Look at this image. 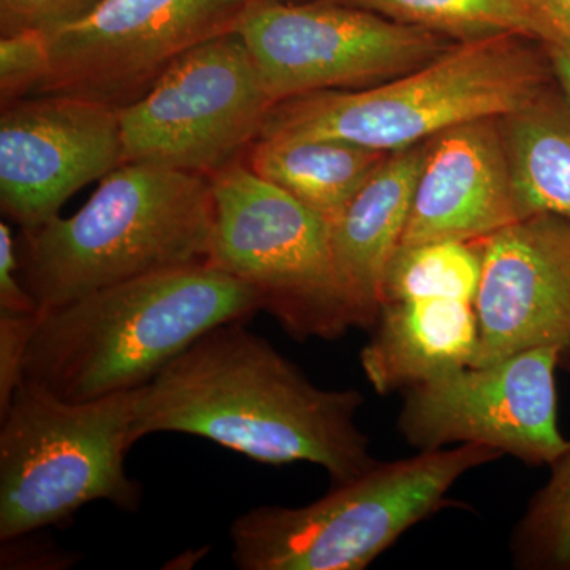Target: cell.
<instances>
[{
	"mask_svg": "<svg viewBox=\"0 0 570 570\" xmlns=\"http://www.w3.org/2000/svg\"><path fill=\"white\" fill-rule=\"evenodd\" d=\"M246 324L217 326L135 390V442L193 434L258 463L317 464L333 485L370 471L377 460L356 425L363 396L317 387Z\"/></svg>",
	"mask_w": 570,
	"mask_h": 570,
	"instance_id": "1",
	"label": "cell"
},
{
	"mask_svg": "<svg viewBox=\"0 0 570 570\" xmlns=\"http://www.w3.org/2000/svg\"><path fill=\"white\" fill-rule=\"evenodd\" d=\"M520 219L499 118L460 124L425 141L401 245L479 242Z\"/></svg>",
	"mask_w": 570,
	"mask_h": 570,
	"instance_id": "14",
	"label": "cell"
},
{
	"mask_svg": "<svg viewBox=\"0 0 570 570\" xmlns=\"http://www.w3.org/2000/svg\"><path fill=\"white\" fill-rule=\"evenodd\" d=\"M510 553L519 569L570 570V441L517 521Z\"/></svg>",
	"mask_w": 570,
	"mask_h": 570,
	"instance_id": "21",
	"label": "cell"
},
{
	"mask_svg": "<svg viewBox=\"0 0 570 570\" xmlns=\"http://www.w3.org/2000/svg\"><path fill=\"white\" fill-rule=\"evenodd\" d=\"M547 32L542 47L570 51V0H531Z\"/></svg>",
	"mask_w": 570,
	"mask_h": 570,
	"instance_id": "26",
	"label": "cell"
},
{
	"mask_svg": "<svg viewBox=\"0 0 570 570\" xmlns=\"http://www.w3.org/2000/svg\"><path fill=\"white\" fill-rule=\"evenodd\" d=\"M104 0H0V37L52 36L88 18Z\"/></svg>",
	"mask_w": 570,
	"mask_h": 570,
	"instance_id": "23",
	"label": "cell"
},
{
	"mask_svg": "<svg viewBox=\"0 0 570 570\" xmlns=\"http://www.w3.org/2000/svg\"><path fill=\"white\" fill-rule=\"evenodd\" d=\"M389 154L333 138H258L245 163L333 223Z\"/></svg>",
	"mask_w": 570,
	"mask_h": 570,
	"instance_id": "18",
	"label": "cell"
},
{
	"mask_svg": "<svg viewBox=\"0 0 570 570\" xmlns=\"http://www.w3.org/2000/svg\"><path fill=\"white\" fill-rule=\"evenodd\" d=\"M425 142L390 153L330 223L333 264L351 326L373 330L390 262L403 242Z\"/></svg>",
	"mask_w": 570,
	"mask_h": 570,
	"instance_id": "15",
	"label": "cell"
},
{
	"mask_svg": "<svg viewBox=\"0 0 570 570\" xmlns=\"http://www.w3.org/2000/svg\"><path fill=\"white\" fill-rule=\"evenodd\" d=\"M138 390V389H137ZM132 392L70 403L21 382L0 415V540L69 523L91 502L140 508L124 461L134 448Z\"/></svg>",
	"mask_w": 570,
	"mask_h": 570,
	"instance_id": "6",
	"label": "cell"
},
{
	"mask_svg": "<svg viewBox=\"0 0 570 570\" xmlns=\"http://www.w3.org/2000/svg\"><path fill=\"white\" fill-rule=\"evenodd\" d=\"M208 178L214 197L208 264L249 285L262 313L295 340H337L352 328L328 220L255 175L245 157Z\"/></svg>",
	"mask_w": 570,
	"mask_h": 570,
	"instance_id": "7",
	"label": "cell"
},
{
	"mask_svg": "<svg viewBox=\"0 0 570 570\" xmlns=\"http://www.w3.org/2000/svg\"><path fill=\"white\" fill-rule=\"evenodd\" d=\"M482 444L377 461L303 508L261 505L230 527L242 570H363L404 532L449 505L448 494L475 468L501 459Z\"/></svg>",
	"mask_w": 570,
	"mask_h": 570,
	"instance_id": "5",
	"label": "cell"
},
{
	"mask_svg": "<svg viewBox=\"0 0 570 570\" xmlns=\"http://www.w3.org/2000/svg\"><path fill=\"white\" fill-rule=\"evenodd\" d=\"M236 32L273 102L365 89L433 61L448 37L336 0L249 2Z\"/></svg>",
	"mask_w": 570,
	"mask_h": 570,
	"instance_id": "9",
	"label": "cell"
},
{
	"mask_svg": "<svg viewBox=\"0 0 570 570\" xmlns=\"http://www.w3.org/2000/svg\"><path fill=\"white\" fill-rule=\"evenodd\" d=\"M257 313L253 288L208 262L134 277L41 311L21 382L70 403L132 392L206 333Z\"/></svg>",
	"mask_w": 570,
	"mask_h": 570,
	"instance_id": "2",
	"label": "cell"
},
{
	"mask_svg": "<svg viewBox=\"0 0 570 570\" xmlns=\"http://www.w3.org/2000/svg\"><path fill=\"white\" fill-rule=\"evenodd\" d=\"M480 273L482 255L478 242L441 239L401 245L385 276L384 303L419 298L474 303Z\"/></svg>",
	"mask_w": 570,
	"mask_h": 570,
	"instance_id": "20",
	"label": "cell"
},
{
	"mask_svg": "<svg viewBox=\"0 0 570 570\" xmlns=\"http://www.w3.org/2000/svg\"><path fill=\"white\" fill-rule=\"evenodd\" d=\"M0 313L37 314L39 306L22 284L18 249L10 225L0 223Z\"/></svg>",
	"mask_w": 570,
	"mask_h": 570,
	"instance_id": "25",
	"label": "cell"
},
{
	"mask_svg": "<svg viewBox=\"0 0 570 570\" xmlns=\"http://www.w3.org/2000/svg\"><path fill=\"white\" fill-rule=\"evenodd\" d=\"M47 67V33L22 32L0 37V105L31 96Z\"/></svg>",
	"mask_w": 570,
	"mask_h": 570,
	"instance_id": "22",
	"label": "cell"
},
{
	"mask_svg": "<svg viewBox=\"0 0 570 570\" xmlns=\"http://www.w3.org/2000/svg\"><path fill=\"white\" fill-rule=\"evenodd\" d=\"M453 39L513 33L546 45L547 32L531 0H336Z\"/></svg>",
	"mask_w": 570,
	"mask_h": 570,
	"instance_id": "19",
	"label": "cell"
},
{
	"mask_svg": "<svg viewBox=\"0 0 570 570\" xmlns=\"http://www.w3.org/2000/svg\"><path fill=\"white\" fill-rule=\"evenodd\" d=\"M521 219L553 214L570 223V99L557 81L499 118Z\"/></svg>",
	"mask_w": 570,
	"mask_h": 570,
	"instance_id": "17",
	"label": "cell"
},
{
	"mask_svg": "<svg viewBox=\"0 0 570 570\" xmlns=\"http://www.w3.org/2000/svg\"><path fill=\"white\" fill-rule=\"evenodd\" d=\"M360 363L381 395L414 387L474 363L479 348L474 303L419 298L384 303Z\"/></svg>",
	"mask_w": 570,
	"mask_h": 570,
	"instance_id": "16",
	"label": "cell"
},
{
	"mask_svg": "<svg viewBox=\"0 0 570 570\" xmlns=\"http://www.w3.org/2000/svg\"><path fill=\"white\" fill-rule=\"evenodd\" d=\"M39 316L0 313V415L6 414L20 385L22 360Z\"/></svg>",
	"mask_w": 570,
	"mask_h": 570,
	"instance_id": "24",
	"label": "cell"
},
{
	"mask_svg": "<svg viewBox=\"0 0 570 570\" xmlns=\"http://www.w3.org/2000/svg\"><path fill=\"white\" fill-rule=\"evenodd\" d=\"M560 351L530 348L407 389L397 430L419 452L482 444L528 466H551L569 441L558 422Z\"/></svg>",
	"mask_w": 570,
	"mask_h": 570,
	"instance_id": "11",
	"label": "cell"
},
{
	"mask_svg": "<svg viewBox=\"0 0 570 570\" xmlns=\"http://www.w3.org/2000/svg\"><path fill=\"white\" fill-rule=\"evenodd\" d=\"M273 105L239 33L214 37L119 110L122 164L209 176L245 157Z\"/></svg>",
	"mask_w": 570,
	"mask_h": 570,
	"instance_id": "8",
	"label": "cell"
},
{
	"mask_svg": "<svg viewBox=\"0 0 570 570\" xmlns=\"http://www.w3.org/2000/svg\"><path fill=\"white\" fill-rule=\"evenodd\" d=\"M246 2H307V0H246Z\"/></svg>",
	"mask_w": 570,
	"mask_h": 570,
	"instance_id": "28",
	"label": "cell"
},
{
	"mask_svg": "<svg viewBox=\"0 0 570 570\" xmlns=\"http://www.w3.org/2000/svg\"><path fill=\"white\" fill-rule=\"evenodd\" d=\"M122 165L119 111L66 96H29L0 111V208L21 230L59 216L89 183Z\"/></svg>",
	"mask_w": 570,
	"mask_h": 570,
	"instance_id": "12",
	"label": "cell"
},
{
	"mask_svg": "<svg viewBox=\"0 0 570 570\" xmlns=\"http://www.w3.org/2000/svg\"><path fill=\"white\" fill-rule=\"evenodd\" d=\"M246 0H104L48 36V67L31 96L124 110L197 45L236 31Z\"/></svg>",
	"mask_w": 570,
	"mask_h": 570,
	"instance_id": "10",
	"label": "cell"
},
{
	"mask_svg": "<svg viewBox=\"0 0 570 570\" xmlns=\"http://www.w3.org/2000/svg\"><path fill=\"white\" fill-rule=\"evenodd\" d=\"M213 230L208 176L122 164L73 216L21 230L18 266L48 311L134 277L205 264Z\"/></svg>",
	"mask_w": 570,
	"mask_h": 570,
	"instance_id": "3",
	"label": "cell"
},
{
	"mask_svg": "<svg viewBox=\"0 0 570 570\" xmlns=\"http://www.w3.org/2000/svg\"><path fill=\"white\" fill-rule=\"evenodd\" d=\"M553 71L554 81L570 99V51L561 48L543 47Z\"/></svg>",
	"mask_w": 570,
	"mask_h": 570,
	"instance_id": "27",
	"label": "cell"
},
{
	"mask_svg": "<svg viewBox=\"0 0 570 570\" xmlns=\"http://www.w3.org/2000/svg\"><path fill=\"white\" fill-rule=\"evenodd\" d=\"M474 298L482 366L530 348L560 351L570 373V223L535 214L478 242Z\"/></svg>",
	"mask_w": 570,
	"mask_h": 570,
	"instance_id": "13",
	"label": "cell"
},
{
	"mask_svg": "<svg viewBox=\"0 0 570 570\" xmlns=\"http://www.w3.org/2000/svg\"><path fill=\"white\" fill-rule=\"evenodd\" d=\"M513 33L449 45L381 85L273 105L258 138H333L395 153L434 135L519 110L554 81L542 45Z\"/></svg>",
	"mask_w": 570,
	"mask_h": 570,
	"instance_id": "4",
	"label": "cell"
}]
</instances>
